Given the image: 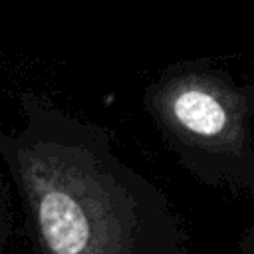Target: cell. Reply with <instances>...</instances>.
Instances as JSON below:
<instances>
[{
    "label": "cell",
    "mask_w": 254,
    "mask_h": 254,
    "mask_svg": "<svg viewBox=\"0 0 254 254\" xmlns=\"http://www.w3.org/2000/svg\"><path fill=\"white\" fill-rule=\"evenodd\" d=\"M22 187L46 254H127L131 214L119 185L81 149L20 155Z\"/></svg>",
    "instance_id": "6da1fadb"
},
{
    "label": "cell",
    "mask_w": 254,
    "mask_h": 254,
    "mask_svg": "<svg viewBox=\"0 0 254 254\" xmlns=\"http://www.w3.org/2000/svg\"><path fill=\"white\" fill-rule=\"evenodd\" d=\"M171 113L181 127L196 135H216L224 129L226 111L222 103L208 91L187 85L171 97Z\"/></svg>",
    "instance_id": "7a4b0ae2"
}]
</instances>
